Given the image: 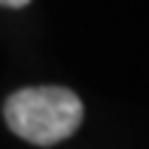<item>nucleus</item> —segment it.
<instances>
[{"label":"nucleus","mask_w":149,"mask_h":149,"mask_svg":"<svg viewBox=\"0 0 149 149\" xmlns=\"http://www.w3.org/2000/svg\"><path fill=\"white\" fill-rule=\"evenodd\" d=\"M6 122L19 138L36 146H53L80 127L83 102L61 86L19 88L6 100Z\"/></svg>","instance_id":"nucleus-1"},{"label":"nucleus","mask_w":149,"mask_h":149,"mask_svg":"<svg viewBox=\"0 0 149 149\" xmlns=\"http://www.w3.org/2000/svg\"><path fill=\"white\" fill-rule=\"evenodd\" d=\"M31 0H0V6H8V8H22V6H28Z\"/></svg>","instance_id":"nucleus-2"}]
</instances>
